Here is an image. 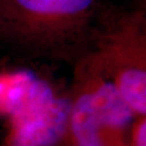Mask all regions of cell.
I'll return each mask as SVG.
<instances>
[{
    "instance_id": "cell-1",
    "label": "cell",
    "mask_w": 146,
    "mask_h": 146,
    "mask_svg": "<svg viewBox=\"0 0 146 146\" xmlns=\"http://www.w3.org/2000/svg\"><path fill=\"white\" fill-rule=\"evenodd\" d=\"M95 0H0V39L31 58H80L93 37Z\"/></svg>"
},
{
    "instance_id": "cell-2",
    "label": "cell",
    "mask_w": 146,
    "mask_h": 146,
    "mask_svg": "<svg viewBox=\"0 0 146 146\" xmlns=\"http://www.w3.org/2000/svg\"><path fill=\"white\" fill-rule=\"evenodd\" d=\"M134 117L93 53L82 55L75 73L63 142H68V146H130L125 132Z\"/></svg>"
},
{
    "instance_id": "cell-3",
    "label": "cell",
    "mask_w": 146,
    "mask_h": 146,
    "mask_svg": "<svg viewBox=\"0 0 146 146\" xmlns=\"http://www.w3.org/2000/svg\"><path fill=\"white\" fill-rule=\"evenodd\" d=\"M0 110L10 119L5 146H60L67 132L70 98L24 72L5 80Z\"/></svg>"
},
{
    "instance_id": "cell-4",
    "label": "cell",
    "mask_w": 146,
    "mask_h": 146,
    "mask_svg": "<svg viewBox=\"0 0 146 146\" xmlns=\"http://www.w3.org/2000/svg\"><path fill=\"white\" fill-rule=\"evenodd\" d=\"M94 56L110 76L121 98L137 116L146 114L145 42L140 23L121 25L102 38Z\"/></svg>"
},
{
    "instance_id": "cell-5",
    "label": "cell",
    "mask_w": 146,
    "mask_h": 146,
    "mask_svg": "<svg viewBox=\"0 0 146 146\" xmlns=\"http://www.w3.org/2000/svg\"><path fill=\"white\" fill-rule=\"evenodd\" d=\"M130 146H146V121L144 117L132 129Z\"/></svg>"
}]
</instances>
